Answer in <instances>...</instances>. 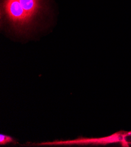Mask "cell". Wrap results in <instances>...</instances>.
I'll return each instance as SVG.
<instances>
[{
    "label": "cell",
    "instance_id": "obj_1",
    "mask_svg": "<svg viewBox=\"0 0 131 147\" xmlns=\"http://www.w3.org/2000/svg\"><path fill=\"white\" fill-rule=\"evenodd\" d=\"M55 0H0L1 27L18 38L32 36L55 15Z\"/></svg>",
    "mask_w": 131,
    "mask_h": 147
},
{
    "label": "cell",
    "instance_id": "obj_2",
    "mask_svg": "<svg viewBox=\"0 0 131 147\" xmlns=\"http://www.w3.org/2000/svg\"><path fill=\"white\" fill-rule=\"evenodd\" d=\"M127 136V133L124 131H119L108 137L99 138H78L75 140L65 141H54L52 142H45L38 144H33L34 145L38 146H60V145H106L115 142H125V138Z\"/></svg>",
    "mask_w": 131,
    "mask_h": 147
},
{
    "label": "cell",
    "instance_id": "obj_3",
    "mask_svg": "<svg viewBox=\"0 0 131 147\" xmlns=\"http://www.w3.org/2000/svg\"><path fill=\"white\" fill-rule=\"evenodd\" d=\"M16 144V141L10 136L0 134V145H5L8 144Z\"/></svg>",
    "mask_w": 131,
    "mask_h": 147
},
{
    "label": "cell",
    "instance_id": "obj_4",
    "mask_svg": "<svg viewBox=\"0 0 131 147\" xmlns=\"http://www.w3.org/2000/svg\"><path fill=\"white\" fill-rule=\"evenodd\" d=\"M127 136H131V131L127 132ZM130 145H131V143H130Z\"/></svg>",
    "mask_w": 131,
    "mask_h": 147
}]
</instances>
